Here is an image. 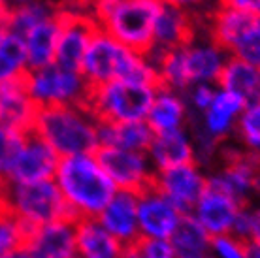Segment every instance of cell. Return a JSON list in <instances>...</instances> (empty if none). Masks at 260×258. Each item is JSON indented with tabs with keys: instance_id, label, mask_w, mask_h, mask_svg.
I'll list each match as a JSON object with an SVG mask.
<instances>
[{
	"instance_id": "obj_32",
	"label": "cell",
	"mask_w": 260,
	"mask_h": 258,
	"mask_svg": "<svg viewBox=\"0 0 260 258\" xmlns=\"http://www.w3.org/2000/svg\"><path fill=\"white\" fill-rule=\"evenodd\" d=\"M28 132L12 128L8 124L0 123V181L8 179L13 162L19 155L21 147L25 145Z\"/></svg>"
},
{
	"instance_id": "obj_21",
	"label": "cell",
	"mask_w": 260,
	"mask_h": 258,
	"mask_svg": "<svg viewBox=\"0 0 260 258\" xmlns=\"http://www.w3.org/2000/svg\"><path fill=\"white\" fill-rule=\"evenodd\" d=\"M147 156H149L155 172L196 162V149L190 132L187 128H181L174 130V132L155 134L149 149H147Z\"/></svg>"
},
{
	"instance_id": "obj_41",
	"label": "cell",
	"mask_w": 260,
	"mask_h": 258,
	"mask_svg": "<svg viewBox=\"0 0 260 258\" xmlns=\"http://www.w3.org/2000/svg\"><path fill=\"white\" fill-rule=\"evenodd\" d=\"M10 33V8L0 10V40Z\"/></svg>"
},
{
	"instance_id": "obj_46",
	"label": "cell",
	"mask_w": 260,
	"mask_h": 258,
	"mask_svg": "<svg viewBox=\"0 0 260 258\" xmlns=\"http://www.w3.org/2000/svg\"><path fill=\"white\" fill-rule=\"evenodd\" d=\"M28 2H34V0H12V6H19V4H28Z\"/></svg>"
},
{
	"instance_id": "obj_49",
	"label": "cell",
	"mask_w": 260,
	"mask_h": 258,
	"mask_svg": "<svg viewBox=\"0 0 260 258\" xmlns=\"http://www.w3.org/2000/svg\"><path fill=\"white\" fill-rule=\"evenodd\" d=\"M72 258H76V256H72Z\"/></svg>"
},
{
	"instance_id": "obj_9",
	"label": "cell",
	"mask_w": 260,
	"mask_h": 258,
	"mask_svg": "<svg viewBox=\"0 0 260 258\" xmlns=\"http://www.w3.org/2000/svg\"><path fill=\"white\" fill-rule=\"evenodd\" d=\"M59 44L55 64L66 70L81 72L85 53L96 33V21L89 10H83L76 2L59 6Z\"/></svg>"
},
{
	"instance_id": "obj_45",
	"label": "cell",
	"mask_w": 260,
	"mask_h": 258,
	"mask_svg": "<svg viewBox=\"0 0 260 258\" xmlns=\"http://www.w3.org/2000/svg\"><path fill=\"white\" fill-rule=\"evenodd\" d=\"M12 6V0H0V10H8Z\"/></svg>"
},
{
	"instance_id": "obj_47",
	"label": "cell",
	"mask_w": 260,
	"mask_h": 258,
	"mask_svg": "<svg viewBox=\"0 0 260 258\" xmlns=\"http://www.w3.org/2000/svg\"><path fill=\"white\" fill-rule=\"evenodd\" d=\"M189 258H213V256L208 252V254H202V256H189Z\"/></svg>"
},
{
	"instance_id": "obj_28",
	"label": "cell",
	"mask_w": 260,
	"mask_h": 258,
	"mask_svg": "<svg viewBox=\"0 0 260 258\" xmlns=\"http://www.w3.org/2000/svg\"><path fill=\"white\" fill-rule=\"evenodd\" d=\"M174 251L179 258H189V256H202L209 252V243H211V236H209L198 220L190 213L183 215L181 222L177 224L176 232L172 234L168 239Z\"/></svg>"
},
{
	"instance_id": "obj_1",
	"label": "cell",
	"mask_w": 260,
	"mask_h": 258,
	"mask_svg": "<svg viewBox=\"0 0 260 258\" xmlns=\"http://www.w3.org/2000/svg\"><path fill=\"white\" fill-rule=\"evenodd\" d=\"M53 181L72 220L96 219L117 192L94 153L60 158Z\"/></svg>"
},
{
	"instance_id": "obj_40",
	"label": "cell",
	"mask_w": 260,
	"mask_h": 258,
	"mask_svg": "<svg viewBox=\"0 0 260 258\" xmlns=\"http://www.w3.org/2000/svg\"><path fill=\"white\" fill-rule=\"evenodd\" d=\"M249 215H251V232H249V241L260 243V204L249 206Z\"/></svg>"
},
{
	"instance_id": "obj_30",
	"label": "cell",
	"mask_w": 260,
	"mask_h": 258,
	"mask_svg": "<svg viewBox=\"0 0 260 258\" xmlns=\"http://www.w3.org/2000/svg\"><path fill=\"white\" fill-rule=\"evenodd\" d=\"M57 12H59V6L46 0H34L28 4L10 6V33L23 38L36 25L55 17Z\"/></svg>"
},
{
	"instance_id": "obj_6",
	"label": "cell",
	"mask_w": 260,
	"mask_h": 258,
	"mask_svg": "<svg viewBox=\"0 0 260 258\" xmlns=\"http://www.w3.org/2000/svg\"><path fill=\"white\" fill-rule=\"evenodd\" d=\"M156 90V85L115 79L91 87L85 108L98 123H138L145 121Z\"/></svg>"
},
{
	"instance_id": "obj_35",
	"label": "cell",
	"mask_w": 260,
	"mask_h": 258,
	"mask_svg": "<svg viewBox=\"0 0 260 258\" xmlns=\"http://www.w3.org/2000/svg\"><path fill=\"white\" fill-rule=\"evenodd\" d=\"M209 254L213 258H245L247 254V241L240 239L234 234H224L211 238Z\"/></svg>"
},
{
	"instance_id": "obj_19",
	"label": "cell",
	"mask_w": 260,
	"mask_h": 258,
	"mask_svg": "<svg viewBox=\"0 0 260 258\" xmlns=\"http://www.w3.org/2000/svg\"><path fill=\"white\" fill-rule=\"evenodd\" d=\"M247 102L240 98L234 92H228L217 87V94L213 98V104L202 115H198L204 132L213 138L217 143H226L234 136L236 121L245 110Z\"/></svg>"
},
{
	"instance_id": "obj_43",
	"label": "cell",
	"mask_w": 260,
	"mask_h": 258,
	"mask_svg": "<svg viewBox=\"0 0 260 258\" xmlns=\"http://www.w3.org/2000/svg\"><path fill=\"white\" fill-rule=\"evenodd\" d=\"M245 258H260V243L247 241V254Z\"/></svg>"
},
{
	"instance_id": "obj_33",
	"label": "cell",
	"mask_w": 260,
	"mask_h": 258,
	"mask_svg": "<svg viewBox=\"0 0 260 258\" xmlns=\"http://www.w3.org/2000/svg\"><path fill=\"white\" fill-rule=\"evenodd\" d=\"M25 241L26 230L13 215L8 213L4 207H0V258L23 247Z\"/></svg>"
},
{
	"instance_id": "obj_12",
	"label": "cell",
	"mask_w": 260,
	"mask_h": 258,
	"mask_svg": "<svg viewBox=\"0 0 260 258\" xmlns=\"http://www.w3.org/2000/svg\"><path fill=\"white\" fill-rule=\"evenodd\" d=\"M183 215L187 213H183L155 187L138 194V224L143 239H170Z\"/></svg>"
},
{
	"instance_id": "obj_26",
	"label": "cell",
	"mask_w": 260,
	"mask_h": 258,
	"mask_svg": "<svg viewBox=\"0 0 260 258\" xmlns=\"http://www.w3.org/2000/svg\"><path fill=\"white\" fill-rule=\"evenodd\" d=\"M153 130L145 121L138 123H98L100 147H115L124 151L147 153L153 142Z\"/></svg>"
},
{
	"instance_id": "obj_13",
	"label": "cell",
	"mask_w": 260,
	"mask_h": 258,
	"mask_svg": "<svg viewBox=\"0 0 260 258\" xmlns=\"http://www.w3.org/2000/svg\"><path fill=\"white\" fill-rule=\"evenodd\" d=\"M200 28L202 25L194 13L164 0L155 25L153 49L149 53H164L185 47L190 42H194L196 36L200 34Z\"/></svg>"
},
{
	"instance_id": "obj_15",
	"label": "cell",
	"mask_w": 260,
	"mask_h": 258,
	"mask_svg": "<svg viewBox=\"0 0 260 258\" xmlns=\"http://www.w3.org/2000/svg\"><path fill=\"white\" fill-rule=\"evenodd\" d=\"M243 207L247 206L240 204L230 194L222 192L221 188H215L211 185H208L204 194H202L200 198H198V202L194 204L190 215L198 220V224L211 238H217V236L232 234L234 222Z\"/></svg>"
},
{
	"instance_id": "obj_48",
	"label": "cell",
	"mask_w": 260,
	"mask_h": 258,
	"mask_svg": "<svg viewBox=\"0 0 260 258\" xmlns=\"http://www.w3.org/2000/svg\"><path fill=\"white\" fill-rule=\"evenodd\" d=\"M256 21H258V25H260V15H258V17H256Z\"/></svg>"
},
{
	"instance_id": "obj_4",
	"label": "cell",
	"mask_w": 260,
	"mask_h": 258,
	"mask_svg": "<svg viewBox=\"0 0 260 258\" xmlns=\"http://www.w3.org/2000/svg\"><path fill=\"white\" fill-rule=\"evenodd\" d=\"M162 4L164 0H96L91 15L111 38L140 55H149Z\"/></svg>"
},
{
	"instance_id": "obj_29",
	"label": "cell",
	"mask_w": 260,
	"mask_h": 258,
	"mask_svg": "<svg viewBox=\"0 0 260 258\" xmlns=\"http://www.w3.org/2000/svg\"><path fill=\"white\" fill-rule=\"evenodd\" d=\"M28 72L25 40L8 33L0 40V85L19 81Z\"/></svg>"
},
{
	"instance_id": "obj_44",
	"label": "cell",
	"mask_w": 260,
	"mask_h": 258,
	"mask_svg": "<svg viewBox=\"0 0 260 258\" xmlns=\"http://www.w3.org/2000/svg\"><path fill=\"white\" fill-rule=\"evenodd\" d=\"M72 2H76L78 6H81L83 10H89V12H91V8L96 4V0H72Z\"/></svg>"
},
{
	"instance_id": "obj_5",
	"label": "cell",
	"mask_w": 260,
	"mask_h": 258,
	"mask_svg": "<svg viewBox=\"0 0 260 258\" xmlns=\"http://www.w3.org/2000/svg\"><path fill=\"white\" fill-rule=\"evenodd\" d=\"M0 207L19 220L26 234L55 220L70 219L53 179L40 183L0 181Z\"/></svg>"
},
{
	"instance_id": "obj_23",
	"label": "cell",
	"mask_w": 260,
	"mask_h": 258,
	"mask_svg": "<svg viewBox=\"0 0 260 258\" xmlns=\"http://www.w3.org/2000/svg\"><path fill=\"white\" fill-rule=\"evenodd\" d=\"M36 113L38 106L26 92L25 78L0 85V123L23 132H30Z\"/></svg>"
},
{
	"instance_id": "obj_24",
	"label": "cell",
	"mask_w": 260,
	"mask_h": 258,
	"mask_svg": "<svg viewBox=\"0 0 260 258\" xmlns=\"http://www.w3.org/2000/svg\"><path fill=\"white\" fill-rule=\"evenodd\" d=\"M124 247L96 219L76 220V258H123Z\"/></svg>"
},
{
	"instance_id": "obj_38",
	"label": "cell",
	"mask_w": 260,
	"mask_h": 258,
	"mask_svg": "<svg viewBox=\"0 0 260 258\" xmlns=\"http://www.w3.org/2000/svg\"><path fill=\"white\" fill-rule=\"evenodd\" d=\"M166 2L174 4V6L183 8V10L192 12L196 17H198V21L206 19V17H208V13L215 8V6H208L211 0H166Z\"/></svg>"
},
{
	"instance_id": "obj_3",
	"label": "cell",
	"mask_w": 260,
	"mask_h": 258,
	"mask_svg": "<svg viewBox=\"0 0 260 258\" xmlns=\"http://www.w3.org/2000/svg\"><path fill=\"white\" fill-rule=\"evenodd\" d=\"M34 134L42 138L60 156L96 153L98 121L85 106H49L38 108Z\"/></svg>"
},
{
	"instance_id": "obj_42",
	"label": "cell",
	"mask_w": 260,
	"mask_h": 258,
	"mask_svg": "<svg viewBox=\"0 0 260 258\" xmlns=\"http://www.w3.org/2000/svg\"><path fill=\"white\" fill-rule=\"evenodd\" d=\"M2 258H32L30 256V252L26 251V247H19V249H15V251L12 252H8L6 256H2Z\"/></svg>"
},
{
	"instance_id": "obj_18",
	"label": "cell",
	"mask_w": 260,
	"mask_h": 258,
	"mask_svg": "<svg viewBox=\"0 0 260 258\" xmlns=\"http://www.w3.org/2000/svg\"><path fill=\"white\" fill-rule=\"evenodd\" d=\"M26 251L32 258L76 256V220L60 219L26 234Z\"/></svg>"
},
{
	"instance_id": "obj_7",
	"label": "cell",
	"mask_w": 260,
	"mask_h": 258,
	"mask_svg": "<svg viewBox=\"0 0 260 258\" xmlns=\"http://www.w3.org/2000/svg\"><path fill=\"white\" fill-rule=\"evenodd\" d=\"M208 185L243 204L253 206L260 196V155L241 149L238 143H222L217 168L208 172Z\"/></svg>"
},
{
	"instance_id": "obj_37",
	"label": "cell",
	"mask_w": 260,
	"mask_h": 258,
	"mask_svg": "<svg viewBox=\"0 0 260 258\" xmlns=\"http://www.w3.org/2000/svg\"><path fill=\"white\" fill-rule=\"evenodd\" d=\"M217 94V85L213 83H196L185 92V100L189 104V111L202 115L213 104Z\"/></svg>"
},
{
	"instance_id": "obj_14",
	"label": "cell",
	"mask_w": 260,
	"mask_h": 258,
	"mask_svg": "<svg viewBox=\"0 0 260 258\" xmlns=\"http://www.w3.org/2000/svg\"><path fill=\"white\" fill-rule=\"evenodd\" d=\"M60 156L47 145L42 138L28 132L25 145L21 147L19 155L13 162L8 179L12 183H40L51 181L55 177Z\"/></svg>"
},
{
	"instance_id": "obj_27",
	"label": "cell",
	"mask_w": 260,
	"mask_h": 258,
	"mask_svg": "<svg viewBox=\"0 0 260 258\" xmlns=\"http://www.w3.org/2000/svg\"><path fill=\"white\" fill-rule=\"evenodd\" d=\"M217 87L234 92L247 104L260 100V70L236 57H228Z\"/></svg>"
},
{
	"instance_id": "obj_34",
	"label": "cell",
	"mask_w": 260,
	"mask_h": 258,
	"mask_svg": "<svg viewBox=\"0 0 260 258\" xmlns=\"http://www.w3.org/2000/svg\"><path fill=\"white\" fill-rule=\"evenodd\" d=\"M123 258H179L168 239H140L124 249Z\"/></svg>"
},
{
	"instance_id": "obj_2",
	"label": "cell",
	"mask_w": 260,
	"mask_h": 258,
	"mask_svg": "<svg viewBox=\"0 0 260 258\" xmlns=\"http://www.w3.org/2000/svg\"><path fill=\"white\" fill-rule=\"evenodd\" d=\"M81 76L91 87L115 79H128L160 87L155 66L151 64L149 58L111 38L102 28H96L85 53Z\"/></svg>"
},
{
	"instance_id": "obj_20",
	"label": "cell",
	"mask_w": 260,
	"mask_h": 258,
	"mask_svg": "<svg viewBox=\"0 0 260 258\" xmlns=\"http://www.w3.org/2000/svg\"><path fill=\"white\" fill-rule=\"evenodd\" d=\"M254 25H256V17H253V15L215 4V8L204 19L202 28L211 42H215L221 49H224L230 55L234 51L236 45L240 44V40Z\"/></svg>"
},
{
	"instance_id": "obj_8",
	"label": "cell",
	"mask_w": 260,
	"mask_h": 258,
	"mask_svg": "<svg viewBox=\"0 0 260 258\" xmlns=\"http://www.w3.org/2000/svg\"><path fill=\"white\" fill-rule=\"evenodd\" d=\"M28 96L38 108L49 106H85L91 85L81 72L66 70L57 64L28 70L25 76Z\"/></svg>"
},
{
	"instance_id": "obj_31",
	"label": "cell",
	"mask_w": 260,
	"mask_h": 258,
	"mask_svg": "<svg viewBox=\"0 0 260 258\" xmlns=\"http://www.w3.org/2000/svg\"><path fill=\"white\" fill-rule=\"evenodd\" d=\"M232 138L241 149L260 155V100L245 106V110L236 121Z\"/></svg>"
},
{
	"instance_id": "obj_17",
	"label": "cell",
	"mask_w": 260,
	"mask_h": 258,
	"mask_svg": "<svg viewBox=\"0 0 260 258\" xmlns=\"http://www.w3.org/2000/svg\"><path fill=\"white\" fill-rule=\"evenodd\" d=\"M228 55L224 49L211 42L204 34L196 36L194 42L183 47V62H185V74L189 79V85L196 83H213L217 85L222 68L226 64Z\"/></svg>"
},
{
	"instance_id": "obj_22",
	"label": "cell",
	"mask_w": 260,
	"mask_h": 258,
	"mask_svg": "<svg viewBox=\"0 0 260 258\" xmlns=\"http://www.w3.org/2000/svg\"><path fill=\"white\" fill-rule=\"evenodd\" d=\"M145 123L149 124L153 134H164V132L187 128L189 104L185 96L176 90L158 87L149 108V113L145 117Z\"/></svg>"
},
{
	"instance_id": "obj_16",
	"label": "cell",
	"mask_w": 260,
	"mask_h": 258,
	"mask_svg": "<svg viewBox=\"0 0 260 258\" xmlns=\"http://www.w3.org/2000/svg\"><path fill=\"white\" fill-rule=\"evenodd\" d=\"M96 220L124 249L142 239L138 224V194L134 192L117 190L100 211Z\"/></svg>"
},
{
	"instance_id": "obj_11",
	"label": "cell",
	"mask_w": 260,
	"mask_h": 258,
	"mask_svg": "<svg viewBox=\"0 0 260 258\" xmlns=\"http://www.w3.org/2000/svg\"><path fill=\"white\" fill-rule=\"evenodd\" d=\"M153 187L162 192L183 213H190L206 187H208V170L198 162L183 164L176 168L156 172Z\"/></svg>"
},
{
	"instance_id": "obj_39",
	"label": "cell",
	"mask_w": 260,
	"mask_h": 258,
	"mask_svg": "<svg viewBox=\"0 0 260 258\" xmlns=\"http://www.w3.org/2000/svg\"><path fill=\"white\" fill-rule=\"evenodd\" d=\"M215 2H217V6L230 8V10H236V12L241 13H249L253 17L260 15V0H215Z\"/></svg>"
},
{
	"instance_id": "obj_25",
	"label": "cell",
	"mask_w": 260,
	"mask_h": 258,
	"mask_svg": "<svg viewBox=\"0 0 260 258\" xmlns=\"http://www.w3.org/2000/svg\"><path fill=\"white\" fill-rule=\"evenodd\" d=\"M59 12L55 17L44 21L28 30L23 36L26 47L28 70H40L46 66L55 64L57 58V44H59Z\"/></svg>"
},
{
	"instance_id": "obj_10",
	"label": "cell",
	"mask_w": 260,
	"mask_h": 258,
	"mask_svg": "<svg viewBox=\"0 0 260 258\" xmlns=\"http://www.w3.org/2000/svg\"><path fill=\"white\" fill-rule=\"evenodd\" d=\"M94 155L117 190L140 194L153 187L156 172L147 153L124 151L115 147H98Z\"/></svg>"
},
{
	"instance_id": "obj_36",
	"label": "cell",
	"mask_w": 260,
	"mask_h": 258,
	"mask_svg": "<svg viewBox=\"0 0 260 258\" xmlns=\"http://www.w3.org/2000/svg\"><path fill=\"white\" fill-rule=\"evenodd\" d=\"M230 57H236L247 62V64L254 66L260 70V25L256 21V25L249 30L243 38L240 40V44L234 47V51L230 53Z\"/></svg>"
}]
</instances>
